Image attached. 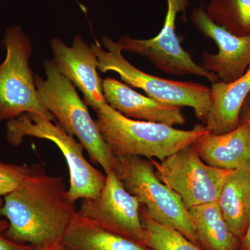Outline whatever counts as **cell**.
<instances>
[{
    "instance_id": "obj_13",
    "label": "cell",
    "mask_w": 250,
    "mask_h": 250,
    "mask_svg": "<svg viewBox=\"0 0 250 250\" xmlns=\"http://www.w3.org/2000/svg\"><path fill=\"white\" fill-rule=\"evenodd\" d=\"M103 87L108 104L130 119L172 126H181L187 121L182 107L145 96L116 79H105Z\"/></svg>"
},
{
    "instance_id": "obj_12",
    "label": "cell",
    "mask_w": 250,
    "mask_h": 250,
    "mask_svg": "<svg viewBox=\"0 0 250 250\" xmlns=\"http://www.w3.org/2000/svg\"><path fill=\"white\" fill-rule=\"evenodd\" d=\"M50 45L56 66L83 93L85 104L96 111L107 104L104 96L103 80L98 73V57L91 45L79 34L71 47L57 38L51 40Z\"/></svg>"
},
{
    "instance_id": "obj_1",
    "label": "cell",
    "mask_w": 250,
    "mask_h": 250,
    "mask_svg": "<svg viewBox=\"0 0 250 250\" xmlns=\"http://www.w3.org/2000/svg\"><path fill=\"white\" fill-rule=\"evenodd\" d=\"M75 204L62 177L48 175L43 166L34 164L0 207V218L9 223L5 236L33 247L61 241L77 213Z\"/></svg>"
},
{
    "instance_id": "obj_10",
    "label": "cell",
    "mask_w": 250,
    "mask_h": 250,
    "mask_svg": "<svg viewBox=\"0 0 250 250\" xmlns=\"http://www.w3.org/2000/svg\"><path fill=\"white\" fill-rule=\"evenodd\" d=\"M77 213L99 228L143 245L141 205L127 191L114 170L106 174L99 196L82 200Z\"/></svg>"
},
{
    "instance_id": "obj_15",
    "label": "cell",
    "mask_w": 250,
    "mask_h": 250,
    "mask_svg": "<svg viewBox=\"0 0 250 250\" xmlns=\"http://www.w3.org/2000/svg\"><path fill=\"white\" fill-rule=\"evenodd\" d=\"M250 93V67L229 83L218 81L210 88V108L205 126L209 132H229L240 125L243 104Z\"/></svg>"
},
{
    "instance_id": "obj_20",
    "label": "cell",
    "mask_w": 250,
    "mask_h": 250,
    "mask_svg": "<svg viewBox=\"0 0 250 250\" xmlns=\"http://www.w3.org/2000/svg\"><path fill=\"white\" fill-rule=\"evenodd\" d=\"M141 217L145 228L143 245L151 250H204L174 229L153 220L142 206Z\"/></svg>"
},
{
    "instance_id": "obj_19",
    "label": "cell",
    "mask_w": 250,
    "mask_h": 250,
    "mask_svg": "<svg viewBox=\"0 0 250 250\" xmlns=\"http://www.w3.org/2000/svg\"><path fill=\"white\" fill-rule=\"evenodd\" d=\"M208 18L238 36L250 35V0H210Z\"/></svg>"
},
{
    "instance_id": "obj_5",
    "label": "cell",
    "mask_w": 250,
    "mask_h": 250,
    "mask_svg": "<svg viewBox=\"0 0 250 250\" xmlns=\"http://www.w3.org/2000/svg\"><path fill=\"white\" fill-rule=\"evenodd\" d=\"M26 136L48 140L58 146L62 153L70 173V187L67 190L72 202L97 198L103 190L106 174H103L87 161L83 146L57 123L45 116L27 113L6 124V139L18 147Z\"/></svg>"
},
{
    "instance_id": "obj_17",
    "label": "cell",
    "mask_w": 250,
    "mask_h": 250,
    "mask_svg": "<svg viewBox=\"0 0 250 250\" xmlns=\"http://www.w3.org/2000/svg\"><path fill=\"white\" fill-rule=\"evenodd\" d=\"M62 241L70 250H151L147 247L103 229L76 213Z\"/></svg>"
},
{
    "instance_id": "obj_24",
    "label": "cell",
    "mask_w": 250,
    "mask_h": 250,
    "mask_svg": "<svg viewBox=\"0 0 250 250\" xmlns=\"http://www.w3.org/2000/svg\"><path fill=\"white\" fill-rule=\"evenodd\" d=\"M246 123L250 126V93L246 98L240 114V123Z\"/></svg>"
},
{
    "instance_id": "obj_6",
    "label": "cell",
    "mask_w": 250,
    "mask_h": 250,
    "mask_svg": "<svg viewBox=\"0 0 250 250\" xmlns=\"http://www.w3.org/2000/svg\"><path fill=\"white\" fill-rule=\"evenodd\" d=\"M114 171L125 188L139 200L153 220L174 229L198 245L195 226L182 199L156 175L149 159L116 156Z\"/></svg>"
},
{
    "instance_id": "obj_23",
    "label": "cell",
    "mask_w": 250,
    "mask_h": 250,
    "mask_svg": "<svg viewBox=\"0 0 250 250\" xmlns=\"http://www.w3.org/2000/svg\"><path fill=\"white\" fill-rule=\"evenodd\" d=\"M31 250H70L62 240L40 247H33Z\"/></svg>"
},
{
    "instance_id": "obj_14",
    "label": "cell",
    "mask_w": 250,
    "mask_h": 250,
    "mask_svg": "<svg viewBox=\"0 0 250 250\" xmlns=\"http://www.w3.org/2000/svg\"><path fill=\"white\" fill-rule=\"evenodd\" d=\"M202 161L213 167L250 172V126L241 123L225 134L206 133L192 144Z\"/></svg>"
},
{
    "instance_id": "obj_11",
    "label": "cell",
    "mask_w": 250,
    "mask_h": 250,
    "mask_svg": "<svg viewBox=\"0 0 250 250\" xmlns=\"http://www.w3.org/2000/svg\"><path fill=\"white\" fill-rule=\"evenodd\" d=\"M190 21L195 29L205 38L214 41L218 47L217 53L202 54V67L205 70L214 73L221 82L229 83L250 68V35L231 34L212 21L202 6L192 9Z\"/></svg>"
},
{
    "instance_id": "obj_9",
    "label": "cell",
    "mask_w": 250,
    "mask_h": 250,
    "mask_svg": "<svg viewBox=\"0 0 250 250\" xmlns=\"http://www.w3.org/2000/svg\"><path fill=\"white\" fill-rule=\"evenodd\" d=\"M166 13L160 32L152 39L141 40L129 35L121 38L118 43L122 51L146 57L161 71L170 75H195L211 83L219 79L213 72L205 70L194 62L181 45L176 33V20L179 13H185L189 0H166Z\"/></svg>"
},
{
    "instance_id": "obj_4",
    "label": "cell",
    "mask_w": 250,
    "mask_h": 250,
    "mask_svg": "<svg viewBox=\"0 0 250 250\" xmlns=\"http://www.w3.org/2000/svg\"><path fill=\"white\" fill-rule=\"evenodd\" d=\"M104 50L98 41L92 44L99 71L116 72L126 84L143 90L147 96L173 106H188L204 125L210 108V88L196 82H179L154 76L138 69L125 58L118 42L104 36Z\"/></svg>"
},
{
    "instance_id": "obj_21",
    "label": "cell",
    "mask_w": 250,
    "mask_h": 250,
    "mask_svg": "<svg viewBox=\"0 0 250 250\" xmlns=\"http://www.w3.org/2000/svg\"><path fill=\"white\" fill-rule=\"evenodd\" d=\"M30 169L31 166L27 164L16 165L0 161V207L4 197L21 185Z\"/></svg>"
},
{
    "instance_id": "obj_18",
    "label": "cell",
    "mask_w": 250,
    "mask_h": 250,
    "mask_svg": "<svg viewBox=\"0 0 250 250\" xmlns=\"http://www.w3.org/2000/svg\"><path fill=\"white\" fill-rule=\"evenodd\" d=\"M198 243L207 250H237L238 238L229 229L218 202L188 209Z\"/></svg>"
},
{
    "instance_id": "obj_16",
    "label": "cell",
    "mask_w": 250,
    "mask_h": 250,
    "mask_svg": "<svg viewBox=\"0 0 250 250\" xmlns=\"http://www.w3.org/2000/svg\"><path fill=\"white\" fill-rule=\"evenodd\" d=\"M218 202L230 231L243 238L250 218V172L233 170L224 184Z\"/></svg>"
},
{
    "instance_id": "obj_7",
    "label": "cell",
    "mask_w": 250,
    "mask_h": 250,
    "mask_svg": "<svg viewBox=\"0 0 250 250\" xmlns=\"http://www.w3.org/2000/svg\"><path fill=\"white\" fill-rule=\"evenodd\" d=\"M3 43L6 57L0 64V124L27 113L56 122L39 98L35 77L29 67L32 47L21 26L9 27Z\"/></svg>"
},
{
    "instance_id": "obj_22",
    "label": "cell",
    "mask_w": 250,
    "mask_h": 250,
    "mask_svg": "<svg viewBox=\"0 0 250 250\" xmlns=\"http://www.w3.org/2000/svg\"><path fill=\"white\" fill-rule=\"evenodd\" d=\"M9 223L7 220L0 218V250H31L33 246L11 241L5 236Z\"/></svg>"
},
{
    "instance_id": "obj_3",
    "label": "cell",
    "mask_w": 250,
    "mask_h": 250,
    "mask_svg": "<svg viewBox=\"0 0 250 250\" xmlns=\"http://www.w3.org/2000/svg\"><path fill=\"white\" fill-rule=\"evenodd\" d=\"M46 78L35 76L41 103L69 134L77 138L90 159L105 174L114 170L116 156L104 140L76 88L59 72L53 61L44 62Z\"/></svg>"
},
{
    "instance_id": "obj_2",
    "label": "cell",
    "mask_w": 250,
    "mask_h": 250,
    "mask_svg": "<svg viewBox=\"0 0 250 250\" xmlns=\"http://www.w3.org/2000/svg\"><path fill=\"white\" fill-rule=\"evenodd\" d=\"M95 123L115 156H136L163 161L193 144L208 132L205 125L192 129L126 118L108 104L98 108Z\"/></svg>"
},
{
    "instance_id": "obj_8",
    "label": "cell",
    "mask_w": 250,
    "mask_h": 250,
    "mask_svg": "<svg viewBox=\"0 0 250 250\" xmlns=\"http://www.w3.org/2000/svg\"><path fill=\"white\" fill-rule=\"evenodd\" d=\"M149 160L158 178L180 197L188 210L218 202L224 184L233 171L206 164L192 144L164 160Z\"/></svg>"
},
{
    "instance_id": "obj_25",
    "label": "cell",
    "mask_w": 250,
    "mask_h": 250,
    "mask_svg": "<svg viewBox=\"0 0 250 250\" xmlns=\"http://www.w3.org/2000/svg\"><path fill=\"white\" fill-rule=\"evenodd\" d=\"M243 250H250V218L246 234L243 238Z\"/></svg>"
},
{
    "instance_id": "obj_26",
    "label": "cell",
    "mask_w": 250,
    "mask_h": 250,
    "mask_svg": "<svg viewBox=\"0 0 250 250\" xmlns=\"http://www.w3.org/2000/svg\"><path fill=\"white\" fill-rule=\"evenodd\" d=\"M197 1H200V2L203 3V2H205L206 0H197Z\"/></svg>"
}]
</instances>
